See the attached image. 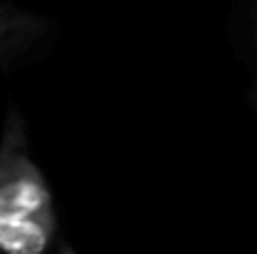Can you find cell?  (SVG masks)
<instances>
[{
	"label": "cell",
	"mask_w": 257,
	"mask_h": 254,
	"mask_svg": "<svg viewBox=\"0 0 257 254\" xmlns=\"http://www.w3.org/2000/svg\"><path fill=\"white\" fill-rule=\"evenodd\" d=\"M45 214H58L53 189L30 155L20 110L10 107L0 135V222Z\"/></svg>",
	"instance_id": "cell-1"
},
{
	"label": "cell",
	"mask_w": 257,
	"mask_h": 254,
	"mask_svg": "<svg viewBox=\"0 0 257 254\" xmlns=\"http://www.w3.org/2000/svg\"><path fill=\"white\" fill-rule=\"evenodd\" d=\"M53 23L33 10L0 0V70L20 68L50 38Z\"/></svg>",
	"instance_id": "cell-2"
},
{
	"label": "cell",
	"mask_w": 257,
	"mask_h": 254,
	"mask_svg": "<svg viewBox=\"0 0 257 254\" xmlns=\"http://www.w3.org/2000/svg\"><path fill=\"white\" fill-rule=\"evenodd\" d=\"M247 102H250V107L257 112V68H255V78H252V83H250V90H247Z\"/></svg>",
	"instance_id": "cell-3"
}]
</instances>
